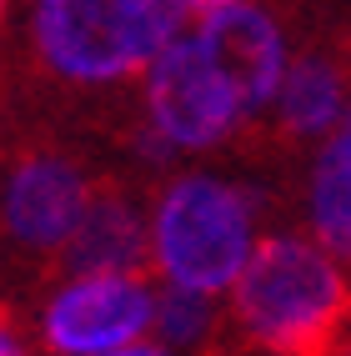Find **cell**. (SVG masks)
<instances>
[{
	"mask_svg": "<svg viewBox=\"0 0 351 356\" xmlns=\"http://www.w3.org/2000/svg\"><path fill=\"white\" fill-rule=\"evenodd\" d=\"M186 0H31L26 6V81L10 96L45 101H121L136 76L181 35Z\"/></svg>",
	"mask_w": 351,
	"mask_h": 356,
	"instance_id": "cell-1",
	"label": "cell"
},
{
	"mask_svg": "<svg viewBox=\"0 0 351 356\" xmlns=\"http://www.w3.org/2000/svg\"><path fill=\"white\" fill-rule=\"evenodd\" d=\"M231 337L261 356H332L351 331V276L316 236L266 231L226 306Z\"/></svg>",
	"mask_w": 351,
	"mask_h": 356,
	"instance_id": "cell-2",
	"label": "cell"
},
{
	"mask_svg": "<svg viewBox=\"0 0 351 356\" xmlns=\"http://www.w3.org/2000/svg\"><path fill=\"white\" fill-rule=\"evenodd\" d=\"M101 161L81 136L20 126L0 146V251L45 281L101 181Z\"/></svg>",
	"mask_w": 351,
	"mask_h": 356,
	"instance_id": "cell-3",
	"label": "cell"
},
{
	"mask_svg": "<svg viewBox=\"0 0 351 356\" xmlns=\"http://www.w3.org/2000/svg\"><path fill=\"white\" fill-rule=\"evenodd\" d=\"M266 196L256 186H231L221 176H176L151 196V261L156 271L191 291H231L251 256V226Z\"/></svg>",
	"mask_w": 351,
	"mask_h": 356,
	"instance_id": "cell-4",
	"label": "cell"
},
{
	"mask_svg": "<svg viewBox=\"0 0 351 356\" xmlns=\"http://www.w3.org/2000/svg\"><path fill=\"white\" fill-rule=\"evenodd\" d=\"M140 121L156 136H166L176 151H216L241 136V111L196 35H176L146 65Z\"/></svg>",
	"mask_w": 351,
	"mask_h": 356,
	"instance_id": "cell-5",
	"label": "cell"
},
{
	"mask_svg": "<svg viewBox=\"0 0 351 356\" xmlns=\"http://www.w3.org/2000/svg\"><path fill=\"white\" fill-rule=\"evenodd\" d=\"M351 101V35H311L301 51L286 60V76L271 101L266 131L256 140V151L271 161H286L321 146L341 111Z\"/></svg>",
	"mask_w": 351,
	"mask_h": 356,
	"instance_id": "cell-6",
	"label": "cell"
},
{
	"mask_svg": "<svg viewBox=\"0 0 351 356\" xmlns=\"http://www.w3.org/2000/svg\"><path fill=\"white\" fill-rule=\"evenodd\" d=\"M201 51L216 65V76L226 81L231 101L241 111V131L256 146L266 131L271 101L281 90V76H286V31L281 20L261 6V0H236L216 15L201 20Z\"/></svg>",
	"mask_w": 351,
	"mask_h": 356,
	"instance_id": "cell-7",
	"label": "cell"
},
{
	"mask_svg": "<svg viewBox=\"0 0 351 356\" xmlns=\"http://www.w3.org/2000/svg\"><path fill=\"white\" fill-rule=\"evenodd\" d=\"M156 316V296L146 276L106 271L56 281V296L40 312V341L56 356H101L111 346L136 341Z\"/></svg>",
	"mask_w": 351,
	"mask_h": 356,
	"instance_id": "cell-8",
	"label": "cell"
},
{
	"mask_svg": "<svg viewBox=\"0 0 351 356\" xmlns=\"http://www.w3.org/2000/svg\"><path fill=\"white\" fill-rule=\"evenodd\" d=\"M151 261V231L140 216V196L126 171H106L90 191L85 211L60 256L51 261L45 281H70V276H106V271H131L146 276Z\"/></svg>",
	"mask_w": 351,
	"mask_h": 356,
	"instance_id": "cell-9",
	"label": "cell"
},
{
	"mask_svg": "<svg viewBox=\"0 0 351 356\" xmlns=\"http://www.w3.org/2000/svg\"><path fill=\"white\" fill-rule=\"evenodd\" d=\"M156 331L161 341H166L171 351H201L211 337H216V306H211L206 291H191V286H176V281H166V291L156 296Z\"/></svg>",
	"mask_w": 351,
	"mask_h": 356,
	"instance_id": "cell-10",
	"label": "cell"
},
{
	"mask_svg": "<svg viewBox=\"0 0 351 356\" xmlns=\"http://www.w3.org/2000/svg\"><path fill=\"white\" fill-rule=\"evenodd\" d=\"M101 356H171V346L166 341H126V346H111V351H101Z\"/></svg>",
	"mask_w": 351,
	"mask_h": 356,
	"instance_id": "cell-11",
	"label": "cell"
},
{
	"mask_svg": "<svg viewBox=\"0 0 351 356\" xmlns=\"http://www.w3.org/2000/svg\"><path fill=\"white\" fill-rule=\"evenodd\" d=\"M15 121H20V115H15V101H10V90H0V146H6V136L15 131Z\"/></svg>",
	"mask_w": 351,
	"mask_h": 356,
	"instance_id": "cell-12",
	"label": "cell"
},
{
	"mask_svg": "<svg viewBox=\"0 0 351 356\" xmlns=\"http://www.w3.org/2000/svg\"><path fill=\"white\" fill-rule=\"evenodd\" d=\"M226 6H236V0H186V10H191V15H216V10H226Z\"/></svg>",
	"mask_w": 351,
	"mask_h": 356,
	"instance_id": "cell-13",
	"label": "cell"
},
{
	"mask_svg": "<svg viewBox=\"0 0 351 356\" xmlns=\"http://www.w3.org/2000/svg\"><path fill=\"white\" fill-rule=\"evenodd\" d=\"M0 356H26V351H20V346L6 337V331H0Z\"/></svg>",
	"mask_w": 351,
	"mask_h": 356,
	"instance_id": "cell-14",
	"label": "cell"
},
{
	"mask_svg": "<svg viewBox=\"0 0 351 356\" xmlns=\"http://www.w3.org/2000/svg\"><path fill=\"white\" fill-rule=\"evenodd\" d=\"M6 20H10V0H0V31H6Z\"/></svg>",
	"mask_w": 351,
	"mask_h": 356,
	"instance_id": "cell-15",
	"label": "cell"
},
{
	"mask_svg": "<svg viewBox=\"0 0 351 356\" xmlns=\"http://www.w3.org/2000/svg\"><path fill=\"white\" fill-rule=\"evenodd\" d=\"M341 356H351V341H346V351H341Z\"/></svg>",
	"mask_w": 351,
	"mask_h": 356,
	"instance_id": "cell-16",
	"label": "cell"
},
{
	"mask_svg": "<svg viewBox=\"0 0 351 356\" xmlns=\"http://www.w3.org/2000/svg\"><path fill=\"white\" fill-rule=\"evenodd\" d=\"M0 316H6V312H0Z\"/></svg>",
	"mask_w": 351,
	"mask_h": 356,
	"instance_id": "cell-17",
	"label": "cell"
}]
</instances>
